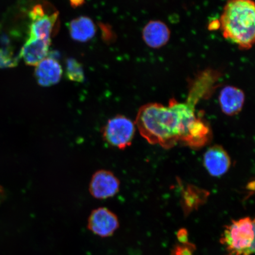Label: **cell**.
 I'll list each match as a JSON object with an SVG mask.
<instances>
[{"label":"cell","mask_w":255,"mask_h":255,"mask_svg":"<svg viewBox=\"0 0 255 255\" xmlns=\"http://www.w3.org/2000/svg\"><path fill=\"white\" fill-rule=\"evenodd\" d=\"M171 32L167 24L159 20L149 21L142 30V39L148 47L159 49L170 39Z\"/></svg>","instance_id":"8fae6325"},{"label":"cell","mask_w":255,"mask_h":255,"mask_svg":"<svg viewBox=\"0 0 255 255\" xmlns=\"http://www.w3.org/2000/svg\"><path fill=\"white\" fill-rule=\"evenodd\" d=\"M100 27L102 31V37H103L105 42L108 43L113 42L114 40L116 39V36L110 25L100 24Z\"/></svg>","instance_id":"e0dca14e"},{"label":"cell","mask_w":255,"mask_h":255,"mask_svg":"<svg viewBox=\"0 0 255 255\" xmlns=\"http://www.w3.org/2000/svg\"><path fill=\"white\" fill-rule=\"evenodd\" d=\"M120 185V180L113 172L100 170L96 171L92 175L89 191L95 199H107L119 192Z\"/></svg>","instance_id":"8992f818"},{"label":"cell","mask_w":255,"mask_h":255,"mask_svg":"<svg viewBox=\"0 0 255 255\" xmlns=\"http://www.w3.org/2000/svg\"><path fill=\"white\" fill-rule=\"evenodd\" d=\"M61 65L52 57H46L38 64L34 76L37 84L43 87L55 85L60 82L62 76Z\"/></svg>","instance_id":"30bf717a"},{"label":"cell","mask_w":255,"mask_h":255,"mask_svg":"<svg viewBox=\"0 0 255 255\" xmlns=\"http://www.w3.org/2000/svg\"><path fill=\"white\" fill-rule=\"evenodd\" d=\"M255 8L252 0H229L220 18L223 36L241 50L253 47L255 39Z\"/></svg>","instance_id":"7a4b0ae2"},{"label":"cell","mask_w":255,"mask_h":255,"mask_svg":"<svg viewBox=\"0 0 255 255\" xmlns=\"http://www.w3.org/2000/svg\"><path fill=\"white\" fill-rule=\"evenodd\" d=\"M196 117L194 107L171 99L168 106L158 103L143 105L134 123L140 135L150 144L170 149L181 142Z\"/></svg>","instance_id":"6da1fadb"},{"label":"cell","mask_w":255,"mask_h":255,"mask_svg":"<svg viewBox=\"0 0 255 255\" xmlns=\"http://www.w3.org/2000/svg\"><path fill=\"white\" fill-rule=\"evenodd\" d=\"M65 76L67 79L72 82L79 83L84 82L85 74L82 64L75 59H67Z\"/></svg>","instance_id":"9a60e30c"},{"label":"cell","mask_w":255,"mask_h":255,"mask_svg":"<svg viewBox=\"0 0 255 255\" xmlns=\"http://www.w3.org/2000/svg\"><path fill=\"white\" fill-rule=\"evenodd\" d=\"M212 138V132L208 123L202 118L197 117L181 142L191 148L200 149L208 144Z\"/></svg>","instance_id":"9c48e42d"},{"label":"cell","mask_w":255,"mask_h":255,"mask_svg":"<svg viewBox=\"0 0 255 255\" xmlns=\"http://www.w3.org/2000/svg\"><path fill=\"white\" fill-rule=\"evenodd\" d=\"M221 242L228 255H253L255 253V221L250 217L233 221L226 226Z\"/></svg>","instance_id":"3957f363"},{"label":"cell","mask_w":255,"mask_h":255,"mask_svg":"<svg viewBox=\"0 0 255 255\" xmlns=\"http://www.w3.org/2000/svg\"><path fill=\"white\" fill-rule=\"evenodd\" d=\"M69 30L72 39L78 42L85 43L93 39L97 28L91 18L81 16L71 21Z\"/></svg>","instance_id":"5bb4252c"},{"label":"cell","mask_w":255,"mask_h":255,"mask_svg":"<svg viewBox=\"0 0 255 255\" xmlns=\"http://www.w3.org/2000/svg\"><path fill=\"white\" fill-rule=\"evenodd\" d=\"M175 255H192L191 252L187 248H178L175 251Z\"/></svg>","instance_id":"ac0fdd59"},{"label":"cell","mask_w":255,"mask_h":255,"mask_svg":"<svg viewBox=\"0 0 255 255\" xmlns=\"http://www.w3.org/2000/svg\"><path fill=\"white\" fill-rule=\"evenodd\" d=\"M135 133V123L122 115L108 120L101 129L104 141L121 150L131 145Z\"/></svg>","instance_id":"277c9868"},{"label":"cell","mask_w":255,"mask_h":255,"mask_svg":"<svg viewBox=\"0 0 255 255\" xmlns=\"http://www.w3.org/2000/svg\"><path fill=\"white\" fill-rule=\"evenodd\" d=\"M88 229L99 237H111L119 227L118 217L107 207H99L91 213Z\"/></svg>","instance_id":"52a82bcc"},{"label":"cell","mask_w":255,"mask_h":255,"mask_svg":"<svg viewBox=\"0 0 255 255\" xmlns=\"http://www.w3.org/2000/svg\"><path fill=\"white\" fill-rule=\"evenodd\" d=\"M203 164L210 175L219 177L227 173L231 166V159L223 146L215 145L204 154Z\"/></svg>","instance_id":"ba28073f"},{"label":"cell","mask_w":255,"mask_h":255,"mask_svg":"<svg viewBox=\"0 0 255 255\" xmlns=\"http://www.w3.org/2000/svg\"><path fill=\"white\" fill-rule=\"evenodd\" d=\"M70 4L73 8H78L84 5L85 0H69Z\"/></svg>","instance_id":"d6986e66"},{"label":"cell","mask_w":255,"mask_h":255,"mask_svg":"<svg viewBox=\"0 0 255 255\" xmlns=\"http://www.w3.org/2000/svg\"><path fill=\"white\" fill-rule=\"evenodd\" d=\"M245 100L244 91L233 86H226L220 92V106L223 113L229 116H234L240 113Z\"/></svg>","instance_id":"7c38bea8"},{"label":"cell","mask_w":255,"mask_h":255,"mask_svg":"<svg viewBox=\"0 0 255 255\" xmlns=\"http://www.w3.org/2000/svg\"><path fill=\"white\" fill-rule=\"evenodd\" d=\"M18 57L15 56L10 47L0 48V68H13L17 66Z\"/></svg>","instance_id":"2e32d148"},{"label":"cell","mask_w":255,"mask_h":255,"mask_svg":"<svg viewBox=\"0 0 255 255\" xmlns=\"http://www.w3.org/2000/svg\"><path fill=\"white\" fill-rule=\"evenodd\" d=\"M51 41L28 38L21 48L20 57L28 66H36L46 58Z\"/></svg>","instance_id":"4fadbf2b"},{"label":"cell","mask_w":255,"mask_h":255,"mask_svg":"<svg viewBox=\"0 0 255 255\" xmlns=\"http://www.w3.org/2000/svg\"><path fill=\"white\" fill-rule=\"evenodd\" d=\"M29 17L31 22L28 38L51 41L59 25L58 12L46 10L44 5L36 4L31 9Z\"/></svg>","instance_id":"5b68a950"}]
</instances>
